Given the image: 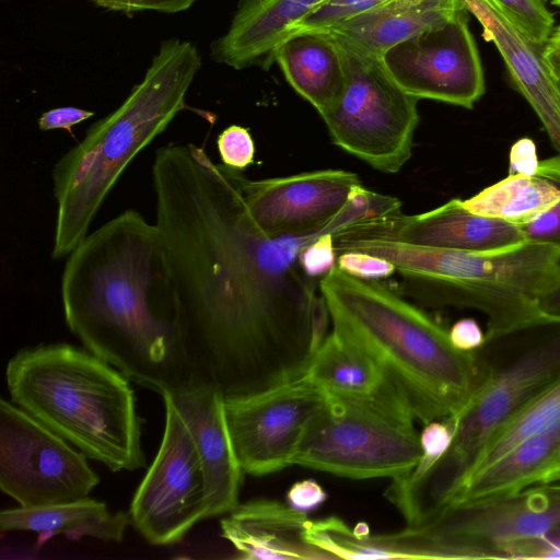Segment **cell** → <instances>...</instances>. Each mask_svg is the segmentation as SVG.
Here are the masks:
<instances>
[{
	"mask_svg": "<svg viewBox=\"0 0 560 560\" xmlns=\"http://www.w3.org/2000/svg\"><path fill=\"white\" fill-rule=\"evenodd\" d=\"M328 0H244L229 31L211 45L219 63L241 70L269 59L290 28Z\"/></svg>",
	"mask_w": 560,
	"mask_h": 560,
	"instance_id": "44dd1931",
	"label": "cell"
},
{
	"mask_svg": "<svg viewBox=\"0 0 560 560\" xmlns=\"http://www.w3.org/2000/svg\"><path fill=\"white\" fill-rule=\"evenodd\" d=\"M559 482L560 428L523 440L492 464L472 472L452 502Z\"/></svg>",
	"mask_w": 560,
	"mask_h": 560,
	"instance_id": "cb8c5ba5",
	"label": "cell"
},
{
	"mask_svg": "<svg viewBox=\"0 0 560 560\" xmlns=\"http://www.w3.org/2000/svg\"><path fill=\"white\" fill-rule=\"evenodd\" d=\"M553 72L560 73L559 71H553Z\"/></svg>",
	"mask_w": 560,
	"mask_h": 560,
	"instance_id": "7dc6e473",
	"label": "cell"
},
{
	"mask_svg": "<svg viewBox=\"0 0 560 560\" xmlns=\"http://www.w3.org/2000/svg\"><path fill=\"white\" fill-rule=\"evenodd\" d=\"M536 175L552 183L560 192V155L539 161ZM521 229L526 241L560 248V198L550 209Z\"/></svg>",
	"mask_w": 560,
	"mask_h": 560,
	"instance_id": "f546056e",
	"label": "cell"
},
{
	"mask_svg": "<svg viewBox=\"0 0 560 560\" xmlns=\"http://www.w3.org/2000/svg\"><path fill=\"white\" fill-rule=\"evenodd\" d=\"M304 375L326 397L372 405L401 418H416L381 364L336 330L314 352Z\"/></svg>",
	"mask_w": 560,
	"mask_h": 560,
	"instance_id": "d6986e66",
	"label": "cell"
},
{
	"mask_svg": "<svg viewBox=\"0 0 560 560\" xmlns=\"http://www.w3.org/2000/svg\"><path fill=\"white\" fill-rule=\"evenodd\" d=\"M552 73H553V75L556 78L557 86H558L559 92H560V73H557V72H553V71H552Z\"/></svg>",
	"mask_w": 560,
	"mask_h": 560,
	"instance_id": "7bdbcfd3",
	"label": "cell"
},
{
	"mask_svg": "<svg viewBox=\"0 0 560 560\" xmlns=\"http://www.w3.org/2000/svg\"><path fill=\"white\" fill-rule=\"evenodd\" d=\"M335 233L324 232L306 245L299 255V265L305 276L319 280L337 264Z\"/></svg>",
	"mask_w": 560,
	"mask_h": 560,
	"instance_id": "e575fe53",
	"label": "cell"
},
{
	"mask_svg": "<svg viewBox=\"0 0 560 560\" xmlns=\"http://www.w3.org/2000/svg\"><path fill=\"white\" fill-rule=\"evenodd\" d=\"M463 9V0H423L420 3L394 0L324 32L381 58L390 47L447 21Z\"/></svg>",
	"mask_w": 560,
	"mask_h": 560,
	"instance_id": "603a6c76",
	"label": "cell"
},
{
	"mask_svg": "<svg viewBox=\"0 0 560 560\" xmlns=\"http://www.w3.org/2000/svg\"><path fill=\"white\" fill-rule=\"evenodd\" d=\"M545 3L548 2L549 0H542Z\"/></svg>",
	"mask_w": 560,
	"mask_h": 560,
	"instance_id": "bcb514c9",
	"label": "cell"
},
{
	"mask_svg": "<svg viewBox=\"0 0 560 560\" xmlns=\"http://www.w3.org/2000/svg\"><path fill=\"white\" fill-rule=\"evenodd\" d=\"M326 499L327 492L314 479L299 480L287 492V503L304 513L316 510Z\"/></svg>",
	"mask_w": 560,
	"mask_h": 560,
	"instance_id": "8d00e7d4",
	"label": "cell"
},
{
	"mask_svg": "<svg viewBox=\"0 0 560 560\" xmlns=\"http://www.w3.org/2000/svg\"><path fill=\"white\" fill-rule=\"evenodd\" d=\"M394 0H328L315 11L296 22L288 36L301 32H324L345 21L371 10L386 5Z\"/></svg>",
	"mask_w": 560,
	"mask_h": 560,
	"instance_id": "f1b7e54d",
	"label": "cell"
},
{
	"mask_svg": "<svg viewBox=\"0 0 560 560\" xmlns=\"http://www.w3.org/2000/svg\"><path fill=\"white\" fill-rule=\"evenodd\" d=\"M535 42L545 45L555 28L552 13L542 0H492Z\"/></svg>",
	"mask_w": 560,
	"mask_h": 560,
	"instance_id": "4dcf8cb0",
	"label": "cell"
},
{
	"mask_svg": "<svg viewBox=\"0 0 560 560\" xmlns=\"http://www.w3.org/2000/svg\"><path fill=\"white\" fill-rule=\"evenodd\" d=\"M539 160L536 144L529 138H521L512 145L509 155V175H536Z\"/></svg>",
	"mask_w": 560,
	"mask_h": 560,
	"instance_id": "74e56055",
	"label": "cell"
},
{
	"mask_svg": "<svg viewBox=\"0 0 560 560\" xmlns=\"http://www.w3.org/2000/svg\"><path fill=\"white\" fill-rule=\"evenodd\" d=\"M93 115V112L73 106L57 107L45 112L38 119V126L42 130L67 129L70 131L74 125Z\"/></svg>",
	"mask_w": 560,
	"mask_h": 560,
	"instance_id": "ab89813d",
	"label": "cell"
},
{
	"mask_svg": "<svg viewBox=\"0 0 560 560\" xmlns=\"http://www.w3.org/2000/svg\"><path fill=\"white\" fill-rule=\"evenodd\" d=\"M435 559H505L560 528V483L451 502L420 526Z\"/></svg>",
	"mask_w": 560,
	"mask_h": 560,
	"instance_id": "8fae6325",
	"label": "cell"
},
{
	"mask_svg": "<svg viewBox=\"0 0 560 560\" xmlns=\"http://www.w3.org/2000/svg\"><path fill=\"white\" fill-rule=\"evenodd\" d=\"M544 57L552 71L560 72V25L553 28L545 44Z\"/></svg>",
	"mask_w": 560,
	"mask_h": 560,
	"instance_id": "b9f144b4",
	"label": "cell"
},
{
	"mask_svg": "<svg viewBox=\"0 0 560 560\" xmlns=\"http://www.w3.org/2000/svg\"><path fill=\"white\" fill-rule=\"evenodd\" d=\"M306 538L331 559H432L419 532L409 526L389 534H358L341 518L328 516L310 521Z\"/></svg>",
	"mask_w": 560,
	"mask_h": 560,
	"instance_id": "484cf974",
	"label": "cell"
},
{
	"mask_svg": "<svg viewBox=\"0 0 560 560\" xmlns=\"http://www.w3.org/2000/svg\"><path fill=\"white\" fill-rule=\"evenodd\" d=\"M474 352L476 387L447 417L454 430L447 452L424 472L393 480L387 489L408 526L422 525L451 503L494 433L560 377V317L539 314L486 332Z\"/></svg>",
	"mask_w": 560,
	"mask_h": 560,
	"instance_id": "3957f363",
	"label": "cell"
},
{
	"mask_svg": "<svg viewBox=\"0 0 560 560\" xmlns=\"http://www.w3.org/2000/svg\"><path fill=\"white\" fill-rule=\"evenodd\" d=\"M560 198L558 188L538 175H508L463 200L471 212L523 228Z\"/></svg>",
	"mask_w": 560,
	"mask_h": 560,
	"instance_id": "4316f807",
	"label": "cell"
},
{
	"mask_svg": "<svg viewBox=\"0 0 560 560\" xmlns=\"http://www.w3.org/2000/svg\"><path fill=\"white\" fill-rule=\"evenodd\" d=\"M465 9L482 26V36L499 50L510 77L541 121L560 155V92L544 57V46L535 42L492 0H463Z\"/></svg>",
	"mask_w": 560,
	"mask_h": 560,
	"instance_id": "ac0fdd59",
	"label": "cell"
},
{
	"mask_svg": "<svg viewBox=\"0 0 560 560\" xmlns=\"http://www.w3.org/2000/svg\"><path fill=\"white\" fill-rule=\"evenodd\" d=\"M452 345L463 351L472 352L480 348L486 339V332L472 318L466 317L455 322L448 329Z\"/></svg>",
	"mask_w": 560,
	"mask_h": 560,
	"instance_id": "f35d334b",
	"label": "cell"
},
{
	"mask_svg": "<svg viewBox=\"0 0 560 560\" xmlns=\"http://www.w3.org/2000/svg\"><path fill=\"white\" fill-rule=\"evenodd\" d=\"M201 67L194 44L164 42L124 103L94 122L52 167L57 215L51 256H68L89 234L101 206L133 158L185 107Z\"/></svg>",
	"mask_w": 560,
	"mask_h": 560,
	"instance_id": "5b68a950",
	"label": "cell"
},
{
	"mask_svg": "<svg viewBox=\"0 0 560 560\" xmlns=\"http://www.w3.org/2000/svg\"><path fill=\"white\" fill-rule=\"evenodd\" d=\"M279 65L285 80L320 116L340 100L347 81L341 47L325 32H301L285 37L268 66Z\"/></svg>",
	"mask_w": 560,
	"mask_h": 560,
	"instance_id": "7402d4cb",
	"label": "cell"
},
{
	"mask_svg": "<svg viewBox=\"0 0 560 560\" xmlns=\"http://www.w3.org/2000/svg\"><path fill=\"white\" fill-rule=\"evenodd\" d=\"M100 482L86 456L13 404L0 401V487L23 508L89 497Z\"/></svg>",
	"mask_w": 560,
	"mask_h": 560,
	"instance_id": "7c38bea8",
	"label": "cell"
},
{
	"mask_svg": "<svg viewBox=\"0 0 560 560\" xmlns=\"http://www.w3.org/2000/svg\"><path fill=\"white\" fill-rule=\"evenodd\" d=\"M168 395L194 439L206 479L208 517L228 514L238 504L243 469L229 431L224 396L197 377Z\"/></svg>",
	"mask_w": 560,
	"mask_h": 560,
	"instance_id": "e0dca14e",
	"label": "cell"
},
{
	"mask_svg": "<svg viewBox=\"0 0 560 560\" xmlns=\"http://www.w3.org/2000/svg\"><path fill=\"white\" fill-rule=\"evenodd\" d=\"M217 147L222 164L230 168L243 171L254 162L255 142L245 127L225 128L217 139Z\"/></svg>",
	"mask_w": 560,
	"mask_h": 560,
	"instance_id": "d6a6232c",
	"label": "cell"
},
{
	"mask_svg": "<svg viewBox=\"0 0 560 560\" xmlns=\"http://www.w3.org/2000/svg\"><path fill=\"white\" fill-rule=\"evenodd\" d=\"M332 329L385 370L421 423L455 415L476 387L475 352L456 349L448 330L383 281L337 267L318 280Z\"/></svg>",
	"mask_w": 560,
	"mask_h": 560,
	"instance_id": "277c9868",
	"label": "cell"
},
{
	"mask_svg": "<svg viewBox=\"0 0 560 560\" xmlns=\"http://www.w3.org/2000/svg\"><path fill=\"white\" fill-rule=\"evenodd\" d=\"M553 5L560 7V0H549Z\"/></svg>",
	"mask_w": 560,
	"mask_h": 560,
	"instance_id": "f6af8a7d",
	"label": "cell"
},
{
	"mask_svg": "<svg viewBox=\"0 0 560 560\" xmlns=\"http://www.w3.org/2000/svg\"><path fill=\"white\" fill-rule=\"evenodd\" d=\"M242 176L194 143L160 148L152 165L187 357L224 398L302 376L329 320L299 255L331 230L268 237L247 211Z\"/></svg>",
	"mask_w": 560,
	"mask_h": 560,
	"instance_id": "6da1fadb",
	"label": "cell"
},
{
	"mask_svg": "<svg viewBox=\"0 0 560 560\" xmlns=\"http://www.w3.org/2000/svg\"><path fill=\"white\" fill-rule=\"evenodd\" d=\"M537 308L540 314L560 317V281L538 299Z\"/></svg>",
	"mask_w": 560,
	"mask_h": 560,
	"instance_id": "60d3db41",
	"label": "cell"
},
{
	"mask_svg": "<svg viewBox=\"0 0 560 560\" xmlns=\"http://www.w3.org/2000/svg\"><path fill=\"white\" fill-rule=\"evenodd\" d=\"M558 428H560V377L494 433L472 472L492 464L523 440Z\"/></svg>",
	"mask_w": 560,
	"mask_h": 560,
	"instance_id": "83f0119b",
	"label": "cell"
},
{
	"mask_svg": "<svg viewBox=\"0 0 560 560\" xmlns=\"http://www.w3.org/2000/svg\"><path fill=\"white\" fill-rule=\"evenodd\" d=\"M66 323L83 347L161 395L192 373L163 237L128 209L69 254L61 278Z\"/></svg>",
	"mask_w": 560,
	"mask_h": 560,
	"instance_id": "7a4b0ae2",
	"label": "cell"
},
{
	"mask_svg": "<svg viewBox=\"0 0 560 560\" xmlns=\"http://www.w3.org/2000/svg\"><path fill=\"white\" fill-rule=\"evenodd\" d=\"M308 522L306 513L288 503L257 499L240 503L220 521V527L240 559H331L307 540Z\"/></svg>",
	"mask_w": 560,
	"mask_h": 560,
	"instance_id": "ffe728a7",
	"label": "cell"
},
{
	"mask_svg": "<svg viewBox=\"0 0 560 560\" xmlns=\"http://www.w3.org/2000/svg\"><path fill=\"white\" fill-rule=\"evenodd\" d=\"M336 267L361 280L383 281L396 273V268L389 260L360 250L339 253Z\"/></svg>",
	"mask_w": 560,
	"mask_h": 560,
	"instance_id": "836d02e7",
	"label": "cell"
},
{
	"mask_svg": "<svg viewBox=\"0 0 560 560\" xmlns=\"http://www.w3.org/2000/svg\"><path fill=\"white\" fill-rule=\"evenodd\" d=\"M334 38L343 54L347 81L338 103L320 116L330 139L374 170L398 173L412 155L419 100L394 82L381 58Z\"/></svg>",
	"mask_w": 560,
	"mask_h": 560,
	"instance_id": "ba28073f",
	"label": "cell"
},
{
	"mask_svg": "<svg viewBox=\"0 0 560 560\" xmlns=\"http://www.w3.org/2000/svg\"><path fill=\"white\" fill-rule=\"evenodd\" d=\"M326 399L304 374L257 393L224 398L229 431L243 471L264 476L293 465L300 443Z\"/></svg>",
	"mask_w": 560,
	"mask_h": 560,
	"instance_id": "5bb4252c",
	"label": "cell"
},
{
	"mask_svg": "<svg viewBox=\"0 0 560 560\" xmlns=\"http://www.w3.org/2000/svg\"><path fill=\"white\" fill-rule=\"evenodd\" d=\"M196 0H94L95 4L114 11H160L166 13L179 12L188 9Z\"/></svg>",
	"mask_w": 560,
	"mask_h": 560,
	"instance_id": "d590c367",
	"label": "cell"
},
{
	"mask_svg": "<svg viewBox=\"0 0 560 560\" xmlns=\"http://www.w3.org/2000/svg\"><path fill=\"white\" fill-rule=\"evenodd\" d=\"M129 523V513H113L104 502L89 497L36 508L7 509L0 513L2 533H37L39 542L55 535L120 542Z\"/></svg>",
	"mask_w": 560,
	"mask_h": 560,
	"instance_id": "d4e9b609",
	"label": "cell"
},
{
	"mask_svg": "<svg viewBox=\"0 0 560 560\" xmlns=\"http://www.w3.org/2000/svg\"><path fill=\"white\" fill-rule=\"evenodd\" d=\"M421 456L413 421L364 402L327 397L293 465L352 479L395 480L408 475Z\"/></svg>",
	"mask_w": 560,
	"mask_h": 560,
	"instance_id": "9c48e42d",
	"label": "cell"
},
{
	"mask_svg": "<svg viewBox=\"0 0 560 560\" xmlns=\"http://www.w3.org/2000/svg\"><path fill=\"white\" fill-rule=\"evenodd\" d=\"M247 211L268 237L336 234L363 221L401 211L400 201L368 189L345 170H317L252 180L242 176ZM335 234V235H336Z\"/></svg>",
	"mask_w": 560,
	"mask_h": 560,
	"instance_id": "30bf717a",
	"label": "cell"
},
{
	"mask_svg": "<svg viewBox=\"0 0 560 560\" xmlns=\"http://www.w3.org/2000/svg\"><path fill=\"white\" fill-rule=\"evenodd\" d=\"M10 400L112 471L145 466L129 378L88 350L56 342L18 351L5 369Z\"/></svg>",
	"mask_w": 560,
	"mask_h": 560,
	"instance_id": "8992f818",
	"label": "cell"
},
{
	"mask_svg": "<svg viewBox=\"0 0 560 560\" xmlns=\"http://www.w3.org/2000/svg\"><path fill=\"white\" fill-rule=\"evenodd\" d=\"M453 425L448 418L424 423L419 433L422 456L408 475L418 476L438 462L447 452L453 440Z\"/></svg>",
	"mask_w": 560,
	"mask_h": 560,
	"instance_id": "1f68e13d",
	"label": "cell"
},
{
	"mask_svg": "<svg viewBox=\"0 0 560 560\" xmlns=\"http://www.w3.org/2000/svg\"><path fill=\"white\" fill-rule=\"evenodd\" d=\"M402 1L408 2V3H420L423 0H402Z\"/></svg>",
	"mask_w": 560,
	"mask_h": 560,
	"instance_id": "ee69618b",
	"label": "cell"
},
{
	"mask_svg": "<svg viewBox=\"0 0 560 560\" xmlns=\"http://www.w3.org/2000/svg\"><path fill=\"white\" fill-rule=\"evenodd\" d=\"M466 9L387 49L382 63L409 95L472 108L486 90Z\"/></svg>",
	"mask_w": 560,
	"mask_h": 560,
	"instance_id": "9a60e30c",
	"label": "cell"
},
{
	"mask_svg": "<svg viewBox=\"0 0 560 560\" xmlns=\"http://www.w3.org/2000/svg\"><path fill=\"white\" fill-rule=\"evenodd\" d=\"M342 232L471 253L504 250L526 241L520 226L471 212L459 198L419 214L399 211L371 219Z\"/></svg>",
	"mask_w": 560,
	"mask_h": 560,
	"instance_id": "2e32d148",
	"label": "cell"
},
{
	"mask_svg": "<svg viewBox=\"0 0 560 560\" xmlns=\"http://www.w3.org/2000/svg\"><path fill=\"white\" fill-rule=\"evenodd\" d=\"M335 244L338 254L360 250L389 260L400 278L399 292L420 306L481 312L486 332L539 315L538 299L560 281V248L530 241L471 253L342 232Z\"/></svg>",
	"mask_w": 560,
	"mask_h": 560,
	"instance_id": "52a82bcc",
	"label": "cell"
},
{
	"mask_svg": "<svg viewBox=\"0 0 560 560\" xmlns=\"http://www.w3.org/2000/svg\"><path fill=\"white\" fill-rule=\"evenodd\" d=\"M162 397V441L129 510L135 528L156 546L180 541L197 522L208 517L206 479L194 439L172 398Z\"/></svg>",
	"mask_w": 560,
	"mask_h": 560,
	"instance_id": "4fadbf2b",
	"label": "cell"
}]
</instances>
